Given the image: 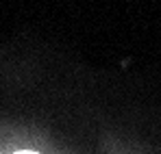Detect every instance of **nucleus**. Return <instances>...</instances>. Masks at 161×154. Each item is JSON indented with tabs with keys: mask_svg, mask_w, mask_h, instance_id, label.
<instances>
[{
	"mask_svg": "<svg viewBox=\"0 0 161 154\" xmlns=\"http://www.w3.org/2000/svg\"><path fill=\"white\" fill-rule=\"evenodd\" d=\"M18 154H37V152H18Z\"/></svg>",
	"mask_w": 161,
	"mask_h": 154,
	"instance_id": "obj_1",
	"label": "nucleus"
}]
</instances>
